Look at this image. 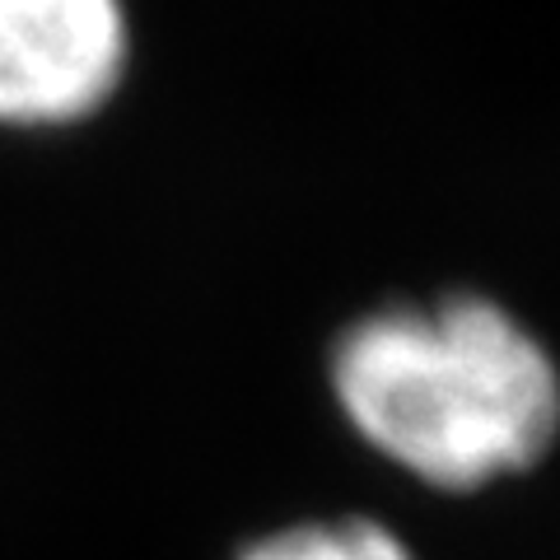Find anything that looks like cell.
<instances>
[{"mask_svg": "<svg viewBox=\"0 0 560 560\" xmlns=\"http://www.w3.org/2000/svg\"><path fill=\"white\" fill-rule=\"evenodd\" d=\"M327 388L364 448L444 495L528 477L560 434L547 341L477 290L360 313L331 337Z\"/></svg>", "mask_w": 560, "mask_h": 560, "instance_id": "6da1fadb", "label": "cell"}, {"mask_svg": "<svg viewBox=\"0 0 560 560\" xmlns=\"http://www.w3.org/2000/svg\"><path fill=\"white\" fill-rule=\"evenodd\" d=\"M127 70V0H0L5 131L80 127L117 98Z\"/></svg>", "mask_w": 560, "mask_h": 560, "instance_id": "7a4b0ae2", "label": "cell"}, {"mask_svg": "<svg viewBox=\"0 0 560 560\" xmlns=\"http://www.w3.org/2000/svg\"><path fill=\"white\" fill-rule=\"evenodd\" d=\"M234 560H416V551L383 518L341 514L271 528L253 537Z\"/></svg>", "mask_w": 560, "mask_h": 560, "instance_id": "3957f363", "label": "cell"}]
</instances>
